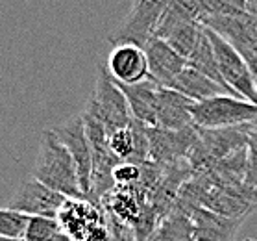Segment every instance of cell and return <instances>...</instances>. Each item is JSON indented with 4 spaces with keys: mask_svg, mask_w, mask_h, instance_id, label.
Segmentation results:
<instances>
[{
    "mask_svg": "<svg viewBox=\"0 0 257 241\" xmlns=\"http://www.w3.org/2000/svg\"><path fill=\"white\" fill-rule=\"evenodd\" d=\"M34 178L65 197H83L74 158L54 130H45L34 165ZM85 199V197H83Z\"/></svg>",
    "mask_w": 257,
    "mask_h": 241,
    "instance_id": "6da1fadb",
    "label": "cell"
},
{
    "mask_svg": "<svg viewBox=\"0 0 257 241\" xmlns=\"http://www.w3.org/2000/svg\"><path fill=\"white\" fill-rule=\"evenodd\" d=\"M191 115L198 128H233L257 124V104L233 95H216L213 99L194 102Z\"/></svg>",
    "mask_w": 257,
    "mask_h": 241,
    "instance_id": "7a4b0ae2",
    "label": "cell"
},
{
    "mask_svg": "<svg viewBox=\"0 0 257 241\" xmlns=\"http://www.w3.org/2000/svg\"><path fill=\"white\" fill-rule=\"evenodd\" d=\"M83 112L98 119L107 130V135L132 123L126 97L115 84V80L109 76V72L105 71V65H98L94 91L87 100V106Z\"/></svg>",
    "mask_w": 257,
    "mask_h": 241,
    "instance_id": "3957f363",
    "label": "cell"
},
{
    "mask_svg": "<svg viewBox=\"0 0 257 241\" xmlns=\"http://www.w3.org/2000/svg\"><path fill=\"white\" fill-rule=\"evenodd\" d=\"M207 30L209 41L213 45L216 56V63H218V71L222 74V80L226 82L235 97L257 104V88L255 80L251 74L250 67L246 63V59L242 58V54L237 50L235 47H231L224 37H220L216 32Z\"/></svg>",
    "mask_w": 257,
    "mask_h": 241,
    "instance_id": "277c9868",
    "label": "cell"
},
{
    "mask_svg": "<svg viewBox=\"0 0 257 241\" xmlns=\"http://www.w3.org/2000/svg\"><path fill=\"white\" fill-rule=\"evenodd\" d=\"M169 2L170 0H139V2H135L122 24L109 36V43L111 45L130 43V45L145 48L146 43L152 37H156L158 26Z\"/></svg>",
    "mask_w": 257,
    "mask_h": 241,
    "instance_id": "5b68a950",
    "label": "cell"
},
{
    "mask_svg": "<svg viewBox=\"0 0 257 241\" xmlns=\"http://www.w3.org/2000/svg\"><path fill=\"white\" fill-rule=\"evenodd\" d=\"M54 134L59 137V141L69 148L70 156L74 158L78 167V177H80V188L85 199H91V191H93V150H91V143L85 134V124L83 117L70 119L67 123L54 126Z\"/></svg>",
    "mask_w": 257,
    "mask_h": 241,
    "instance_id": "8992f818",
    "label": "cell"
},
{
    "mask_svg": "<svg viewBox=\"0 0 257 241\" xmlns=\"http://www.w3.org/2000/svg\"><path fill=\"white\" fill-rule=\"evenodd\" d=\"M65 195L56 189L48 188L37 178H30L13 193L8 202V208L26 215H43V217H56L61 204L65 202Z\"/></svg>",
    "mask_w": 257,
    "mask_h": 241,
    "instance_id": "52a82bcc",
    "label": "cell"
},
{
    "mask_svg": "<svg viewBox=\"0 0 257 241\" xmlns=\"http://www.w3.org/2000/svg\"><path fill=\"white\" fill-rule=\"evenodd\" d=\"M204 26L224 37L242 56L257 48V17L248 12L237 15H211Z\"/></svg>",
    "mask_w": 257,
    "mask_h": 241,
    "instance_id": "ba28073f",
    "label": "cell"
},
{
    "mask_svg": "<svg viewBox=\"0 0 257 241\" xmlns=\"http://www.w3.org/2000/svg\"><path fill=\"white\" fill-rule=\"evenodd\" d=\"M56 219L65 234H69L74 241H82L91 226L104 223L105 212L93 200L83 197H67Z\"/></svg>",
    "mask_w": 257,
    "mask_h": 241,
    "instance_id": "9c48e42d",
    "label": "cell"
},
{
    "mask_svg": "<svg viewBox=\"0 0 257 241\" xmlns=\"http://www.w3.org/2000/svg\"><path fill=\"white\" fill-rule=\"evenodd\" d=\"M105 71L118 84H137L148 80V59L145 48L137 45H113L105 61Z\"/></svg>",
    "mask_w": 257,
    "mask_h": 241,
    "instance_id": "30bf717a",
    "label": "cell"
},
{
    "mask_svg": "<svg viewBox=\"0 0 257 241\" xmlns=\"http://www.w3.org/2000/svg\"><path fill=\"white\" fill-rule=\"evenodd\" d=\"M145 52L148 59V78L159 88H170L174 78L187 67V59L159 37H152L146 43Z\"/></svg>",
    "mask_w": 257,
    "mask_h": 241,
    "instance_id": "8fae6325",
    "label": "cell"
},
{
    "mask_svg": "<svg viewBox=\"0 0 257 241\" xmlns=\"http://www.w3.org/2000/svg\"><path fill=\"white\" fill-rule=\"evenodd\" d=\"M257 124H242L233 128H198L200 143L211 162L222 159L229 154L242 150L248 145V135Z\"/></svg>",
    "mask_w": 257,
    "mask_h": 241,
    "instance_id": "7c38bea8",
    "label": "cell"
},
{
    "mask_svg": "<svg viewBox=\"0 0 257 241\" xmlns=\"http://www.w3.org/2000/svg\"><path fill=\"white\" fill-rule=\"evenodd\" d=\"M193 223L194 241H235L242 219H231L215 213L207 208H194L189 212Z\"/></svg>",
    "mask_w": 257,
    "mask_h": 241,
    "instance_id": "4fadbf2b",
    "label": "cell"
},
{
    "mask_svg": "<svg viewBox=\"0 0 257 241\" xmlns=\"http://www.w3.org/2000/svg\"><path fill=\"white\" fill-rule=\"evenodd\" d=\"M115 84L126 97L132 119L146 126H158V84L152 82L150 78L137 84Z\"/></svg>",
    "mask_w": 257,
    "mask_h": 241,
    "instance_id": "5bb4252c",
    "label": "cell"
},
{
    "mask_svg": "<svg viewBox=\"0 0 257 241\" xmlns=\"http://www.w3.org/2000/svg\"><path fill=\"white\" fill-rule=\"evenodd\" d=\"M193 100L170 88H159L158 93V126L165 130H183L193 126Z\"/></svg>",
    "mask_w": 257,
    "mask_h": 241,
    "instance_id": "9a60e30c",
    "label": "cell"
},
{
    "mask_svg": "<svg viewBox=\"0 0 257 241\" xmlns=\"http://www.w3.org/2000/svg\"><path fill=\"white\" fill-rule=\"evenodd\" d=\"M170 89L180 91L181 95H185L193 102L213 99L216 95H229L226 88H222L220 84H216L215 80L207 78L205 74H202L200 71L189 67V65L174 78V82L170 84Z\"/></svg>",
    "mask_w": 257,
    "mask_h": 241,
    "instance_id": "2e32d148",
    "label": "cell"
},
{
    "mask_svg": "<svg viewBox=\"0 0 257 241\" xmlns=\"http://www.w3.org/2000/svg\"><path fill=\"white\" fill-rule=\"evenodd\" d=\"M187 65L193 67V69H196V71H200L202 74H205L207 78H211V80H215L216 84H220L222 88L228 89L229 95H233V91L226 86V82L222 80V74L218 71L215 50H213V45H211V41H209V36H207L205 26H204V32H202L198 43H196V47H194V50L187 58Z\"/></svg>",
    "mask_w": 257,
    "mask_h": 241,
    "instance_id": "e0dca14e",
    "label": "cell"
},
{
    "mask_svg": "<svg viewBox=\"0 0 257 241\" xmlns=\"http://www.w3.org/2000/svg\"><path fill=\"white\" fill-rule=\"evenodd\" d=\"M146 241H194L193 223L189 215L174 210Z\"/></svg>",
    "mask_w": 257,
    "mask_h": 241,
    "instance_id": "ac0fdd59",
    "label": "cell"
},
{
    "mask_svg": "<svg viewBox=\"0 0 257 241\" xmlns=\"http://www.w3.org/2000/svg\"><path fill=\"white\" fill-rule=\"evenodd\" d=\"M61 232L58 219L43 217V215H32L26 224L24 239L26 241H52L54 235Z\"/></svg>",
    "mask_w": 257,
    "mask_h": 241,
    "instance_id": "d6986e66",
    "label": "cell"
},
{
    "mask_svg": "<svg viewBox=\"0 0 257 241\" xmlns=\"http://www.w3.org/2000/svg\"><path fill=\"white\" fill-rule=\"evenodd\" d=\"M109 148L115 154L118 162H130L134 156L135 148V137H134V126L132 123L124 128H118L109 134Z\"/></svg>",
    "mask_w": 257,
    "mask_h": 241,
    "instance_id": "ffe728a7",
    "label": "cell"
},
{
    "mask_svg": "<svg viewBox=\"0 0 257 241\" xmlns=\"http://www.w3.org/2000/svg\"><path fill=\"white\" fill-rule=\"evenodd\" d=\"M30 215L15 212L12 208H0V235L4 237H24Z\"/></svg>",
    "mask_w": 257,
    "mask_h": 241,
    "instance_id": "44dd1931",
    "label": "cell"
},
{
    "mask_svg": "<svg viewBox=\"0 0 257 241\" xmlns=\"http://www.w3.org/2000/svg\"><path fill=\"white\" fill-rule=\"evenodd\" d=\"M113 182L120 186H137L143 177V167L132 162H120L111 173Z\"/></svg>",
    "mask_w": 257,
    "mask_h": 241,
    "instance_id": "7402d4cb",
    "label": "cell"
},
{
    "mask_svg": "<svg viewBox=\"0 0 257 241\" xmlns=\"http://www.w3.org/2000/svg\"><path fill=\"white\" fill-rule=\"evenodd\" d=\"M246 182L257 189V126L251 128L246 145Z\"/></svg>",
    "mask_w": 257,
    "mask_h": 241,
    "instance_id": "603a6c76",
    "label": "cell"
},
{
    "mask_svg": "<svg viewBox=\"0 0 257 241\" xmlns=\"http://www.w3.org/2000/svg\"><path fill=\"white\" fill-rule=\"evenodd\" d=\"M82 241H115V237H113L107 223L104 221V223H98V224H94V226H91Z\"/></svg>",
    "mask_w": 257,
    "mask_h": 241,
    "instance_id": "cb8c5ba5",
    "label": "cell"
},
{
    "mask_svg": "<svg viewBox=\"0 0 257 241\" xmlns=\"http://www.w3.org/2000/svg\"><path fill=\"white\" fill-rule=\"evenodd\" d=\"M246 12L257 17V0H246Z\"/></svg>",
    "mask_w": 257,
    "mask_h": 241,
    "instance_id": "d4e9b609",
    "label": "cell"
},
{
    "mask_svg": "<svg viewBox=\"0 0 257 241\" xmlns=\"http://www.w3.org/2000/svg\"><path fill=\"white\" fill-rule=\"evenodd\" d=\"M52 241H74V239H72V237H70L69 234H65L63 230H61L59 234L54 235V239H52Z\"/></svg>",
    "mask_w": 257,
    "mask_h": 241,
    "instance_id": "484cf974",
    "label": "cell"
},
{
    "mask_svg": "<svg viewBox=\"0 0 257 241\" xmlns=\"http://www.w3.org/2000/svg\"><path fill=\"white\" fill-rule=\"evenodd\" d=\"M135 2H139V0H134V4H135Z\"/></svg>",
    "mask_w": 257,
    "mask_h": 241,
    "instance_id": "4316f807",
    "label": "cell"
}]
</instances>
